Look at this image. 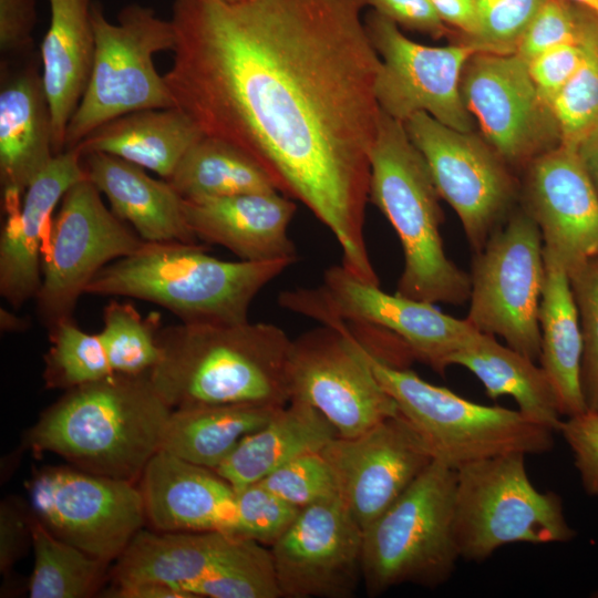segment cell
<instances>
[{"label":"cell","mask_w":598,"mask_h":598,"mask_svg":"<svg viewBox=\"0 0 598 598\" xmlns=\"http://www.w3.org/2000/svg\"><path fill=\"white\" fill-rule=\"evenodd\" d=\"M367 0H174V106L251 156L333 235L342 267L375 277L364 240L381 60Z\"/></svg>","instance_id":"1"},{"label":"cell","mask_w":598,"mask_h":598,"mask_svg":"<svg viewBox=\"0 0 598 598\" xmlns=\"http://www.w3.org/2000/svg\"><path fill=\"white\" fill-rule=\"evenodd\" d=\"M161 359L148 377L174 409L289 403L287 368L291 339L276 324L162 327Z\"/></svg>","instance_id":"2"},{"label":"cell","mask_w":598,"mask_h":598,"mask_svg":"<svg viewBox=\"0 0 598 598\" xmlns=\"http://www.w3.org/2000/svg\"><path fill=\"white\" fill-rule=\"evenodd\" d=\"M171 412L148 374L113 373L68 390L42 413L28 443L79 470L135 483L161 451Z\"/></svg>","instance_id":"3"},{"label":"cell","mask_w":598,"mask_h":598,"mask_svg":"<svg viewBox=\"0 0 598 598\" xmlns=\"http://www.w3.org/2000/svg\"><path fill=\"white\" fill-rule=\"evenodd\" d=\"M292 264L221 260L198 243H145L101 269L85 293L148 301L186 324H235L248 321L255 297Z\"/></svg>","instance_id":"4"},{"label":"cell","mask_w":598,"mask_h":598,"mask_svg":"<svg viewBox=\"0 0 598 598\" xmlns=\"http://www.w3.org/2000/svg\"><path fill=\"white\" fill-rule=\"evenodd\" d=\"M370 162V202L390 221L403 250L395 293L431 303L468 301L471 277L444 250V214L429 166L404 124L381 110Z\"/></svg>","instance_id":"5"},{"label":"cell","mask_w":598,"mask_h":598,"mask_svg":"<svg viewBox=\"0 0 598 598\" xmlns=\"http://www.w3.org/2000/svg\"><path fill=\"white\" fill-rule=\"evenodd\" d=\"M360 344L379 383L422 436L434 460L458 470L497 455L543 454L553 448L555 431L518 410L472 402L410 369L380 360Z\"/></svg>","instance_id":"6"},{"label":"cell","mask_w":598,"mask_h":598,"mask_svg":"<svg viewBox=\"0 0 598 598\" xmlns=\"http://www.w3.org/2000/svg\"><path fill=\"white\" fill-rule=\"evenodd\" d=\"M456 470L433 460L364 530L361 577L369 596L402 584L435 588L460 558L453 514Z\"/></svg>","instance_id":"7"},{"label":"cell","mask_w":598,"mask_h":598,"mask_svg":"<svg viewBox=\"0 0 598 598\" xmlns=\"http://www.w3.org/2000/svg\"><path fill=\"white\" fill-rule=\"evenodd\" d=\"M525 457L508 453L456 470L453 535L461 559L480 563L509 544L575 538L560 496L533 485Z\"/></svg>","instance_id":"8"},{"label":"cell","mask_w":598,"mask_h":598,"mask_svg":"<svg viewBox=\"0 0 598 598\" xmlns=\"http://www.w3.org/2000/svg\"><path fill=\"white\" fill-rule=\"evenodd\" d=\"M91 20L95 41L92 71L66 127L64 151L118 116L174 106L153 60L156 53L174 48L171 20L161 19L150 7L131 3L118 12L116 22H110L95 1Z\"/></svg>","instance_id":"9"},{"label":"cell","mask_w":598,"mask_h":598,"mask_svg":"<svg viewBox=\"0 0 598 598\" xmlns=\"http://www.w3.org/2000/svg\"><path fill=\"white\" fill-rule=\"evenodd\" d=\"M278 299L282 308L319 323L339 320L353 330L392 336L413 359L441 374L452 355L480 332L466 319L446 315L431 302L386 293L341 265L328 268L320 286L286 290Z\"/></svg>","instance_id":"10"},{"label":"cell","mask_w":598,"mask_h":598,"mask_svg":"<svg viewBox=\"0 0 598 598\" xmlns=\"http://www.w3.org/2000/svg\"><path fill=\"white\" fill-rule=\"evenodd\" d=\"M466 320L537 362L545 282L544 241L527 212L515 209L475 252Z\"/></svg>","instance_id":"11"},{"label":"cell","mask_w":598,"mask_h":598,"mask_svg":"<svg viewBox=\"0 0 598 598\" xmlns=\"http://www.w3.org/2000/svg\"><path fill=\"white\" fill-rule=\"evenodd\" d=\"M85 177L63 195L42 255V280L35 297L47 329L73 319L78 301L97 272L132 255L145 241L106 207Z\"/></svg>","instance_id":"12"},{"label":"cell","mask_w":598,"mask_h":598,"mask_svg":"<svg viewBox=\"0 0 598 598\" xmlns=\"http://www.w3.org/2000/svg\"><path fill=\"white\" fill-rule=\"evenodd\" d=\"M287 380L289 402L320 412L338 436L361 434L400 413L347 326L328 320L291 339Z\"/></svg>","instance_id":"13"},{"label":"cell","mask_w":598,"mask_h":598,"mask_svg":"<svg viewBox=\"0 0 598 598\" xmlns=\"http://www.w3.org/2000/svg\"><path fill=\"white\" fill-rule=\"evenodd\" d=\"M31 511L59 539L111 563L124 553L146 520L134 482L73 466H48L28 485Z\"/></svg>","instance_id":"14"},{"label":"cell","mask_w":598,"mask_h":598,"mask_svg":"<svg viewBox=\"0 0 598 598\" xmlns=\"http://www.w3.org/2000/svg\"><path fill=\"white\" fill-rule=\"evenodd\" d=\"M404 126L441 198L456 213L471 248L481 250L515 210L517 185L511 167L485 140L426 113L414 114Z\"/></svg>","instance_id":"15"},{"label":"cell","mask_w":598,"mask_h":598,"mask_svg":"<svg viewBox=\"0 0 598 598\" xmlns=\"http://www.w3.org/2000/svg\"><path fill=\"white\" fill-rule=\"evenodd\" d=\"M370 41L381 60L375 99L382 112L403 124L426 113L461 132L474 131V118L461 94L464 65L478 49L467 42L431 47L412 41L385 17H364Z\"/></svg>","instance_id":"16"},{"label":"cell","mask_w":598,"mask_h":598,"mask_svg":"<svg viewBox=\"0 0 598 598\" xmlns=\"http://www.w3.org/2000/svg\"><path fill=\"white\" fill-rule=\"evenodd\" d=\"M461 94L484 140L509 167L526 168L560 144L551 109L518 54L474 53L462 72Z\"/></svg>","instance_id":"17"},{"label":"cell","mask_w":598,"mask_h":598,"mask_svg":"<svg viewBox=\"0 0 598 598\" xmlns=\"http://www.w3.org/2000/svg\"><path fill=\"white\" fill-rule=\"evenodd\" d=\"M320 452L334 475L338 497L362 530L434 460L401 413L355 436H336Z\"/></svg>","instance_id":"18"},{"label":"cell","mask_w":598,"mask_h":598,"mask_svg":"<svg viewBox=\"0 0 598 598\" xmlns=\"http://www.w3.org/2000/svg\"><path fill=\"white\" fill-rule=\"evenodd\" d=\"M362 538L338 495L301 508L270 546L281 597H351L361 577Z\"/></svg>","instance_id":"19"},{"label":"cell","mask_w":598,"mask_h":598,"mask_svg":"<svg viewBox=\"0 0 598 598\" xmlns=\"http://www.w3.org/2000/svg\"><path fill=\"white\" fill-rule=\"evenodd\" d=\"M522 207L544 249L571 274L598 257V193L577 150L559 144L527 167Z\"/></svg>","instance_id":"20"},{"label":"cell","mask_w":598,"mask_h":598,"mask_svg":"<svg viewBox=\"0 0 598 598\" xmlns=\"http://www.w3.org/2000/svg\"><path fill=\"white\" fill-rule=\"evenodd\" d=\"M85 178L78 147L55 155L27 187L19 207L6 212L0 236V293L18 309L35 299L49 220L66 190Z\"/></svg>","instance_id":"21"},{"label":"cell","mask_w":598,"mask_h":598,"mask_svg":"<svg viewBox=\"0 0 598 598\" xmlns=\"http://www.w3.org/2000/svg\"><path fill=\"white\" fill-rule=\"evenodd\" d=\"M55 156L42 73L33 54L1 63L0 183L4 208L19 205L31 181Z\"/></svg>","instance_id":"22"},{"label":"cell","mask_w":598,"mask_h":598,"mask_svg":"<svg viewBox=\"0 0 598 598\" xmlns=\"http://www.w3.org/2000/svg\"><path fill=\"white\" fill-rule=\"evenodd\" d=\"M140 488L146 519L158 532L236 536L237 493L215 470L161 450L146 465Z\"/></svg>","instance_id":"23"},{"label":"cell","mask_w":598,"mask_h":598,"mask_svg":"<svg viewBox=\"0 0 598 598\" xmlns=\"http://www.w3.org/2000/svg\"><path fill=\"white\" fill-rule=\"evenodd\" d=\"M296 208L292 199L279 192L183 199L185 219L198 240L255 262L298 260L288 235Z\"/></svg>","instance_id":"24"},{"label":"cell","mask_w":598,"mask_h":598,"mask_svg":"<svg viewBox=\"0 0 598 598\" xmlns=\"http://www.w3.org/2000/svg\"><path fill=\"white\" fill-rule=\"evenodd\" d=\"M85 177L103 194L111 210L145 243L197 244L183 212V199L166 179L114 155L82 154Z\"/></svg>","instance_id":"25"},{"label":"cell","mask_w":598,"mask_h":598,"mask_svg":"<svg viewBox=\"0 0 598 598\" xmlns=\"http://www.w3.org/2000/svg\"><path fill=\"white\" fill-rule=\"evenodd\" d=\"M93 0H49L50 24L40 60L53 132V150L64 152L65 131L86 89L95 51Z\"/></svg>","instance_id":"26"},{"label":"cell","mask_w":598,"mask_h":598,"mask_svg":"<svg viewBox=\"0 0 598 598\" xmlns=\"http://www.w3.org/2000/svg\"><path fill=\"white\" fill-rule=\"evenodd\" d=\"M245 540L223 532L167 533L142 528L117 559L115 585L156 580L189 594V586L229 560Z\"/></svg>","instance_id":"27"},{"label":"cell","mask_w":598,"mask_h":598,"mask_svg":"<svg viewBox=\"0 0 598 598\" xmlns=\"http://www.w3.org/2000/svg\"><path fill=\"white\" fill-rule=\"evenodd\" d=\"M204 134L178 107L145 109L95 128L75 147L100 152L168 179L188 148Z\"/></svg>","instance_id":"28"},{"label":"cell","mask_w":598,"mask_h":598,"mask_svg":"<svg viewBox=\"0 0 598 598\" xmlns=\"http://www.w3.org/2000/svg\"><path fill=\"white\" fill-rule=\"evenodd\" d=\"M336 436L337 431L320 412L290 401L246 435L215 471L238 493L289 461L321 451Z\"/></svg>","instance_id":"29"},{"label":"cell","mask_w":598,"mask_h":598,"mask_svg":"<svg viewBox=\"0 0 598 598\" xmlns=\"http://www.w3.org/2000/svg\"><path fill=\"white\" fill-rule=\"evenodd\" d=\"M545 282L539 305V362L547 374L563 416L587 409L581 388L582 337L569 276L560 261L544 249Z\"/></svg>","instance_id":"30"},{"label":"cell","mask_w":598,"mask_h":598,"mask_svg":"<svg viewBox=\"0 0 598 598\" xmlns=\"http://www.w3.org/2000/svg\"><path fill=\"white\" fill-rule=\"evenodd\" d=\"M450 365H461L471 371L489 399L512 396L517 410L527 419L558 431L563 414L543 368L507 344H501L494 336L477 332L452 355Z\"/></svg>","instance_id":"31"},{"label":"cell","mask_w":598,"mask_h":598,"mask_svg":"<svg viewBox=\"0 0 598 598\" xmlns=\"http://www.w3.org/2000/svg\"><path fill=\"white\" fill-rule=\"evenodd\" d=\"M279 409L259 404L174 409L166 423L161 450L216 470L246 435L265 425Z\"/></svg>","instance_id":"32"},{"label":"cell","mask_w":598,"mask_h":598,"mask_svg":"<svg viewBox=\"0 0 598 598\" xmlns=\"http://www.w3.org/2000/svg\"><path fill=\"white\" fill-rule=\"evenodd\" d=\"M167 182L185 200L278 192L271 177L251 156L226 141L206 135L188 148Z\"/></svg>","instance_id":"33"},{"label":"cell","mask_w":598,"mask_h":598,"mask_svg":"<svg viewBox=\"0 0 598 598\" xmlns=\"http://www.w3.org/2000/svg\"><path fill=\"white\" fill-rule=\"evenodd\" d=\"M34 566L31 598H85L102 584L109 563L97 559L50 533L31 511Z\"/></svg>","instance_id":"34"},{"label":"cell","mask_w":598,"mask_h":598,"mask_svg":"<svg viewBox=\"0 0 598 598\" xmlns=\"http://www.w3.org/2000/svg\"><path fill=\"white\" fill-rule=\"evenodd\" d=\"M581 41L584 60L550 105L560 144L575 150L598 128V14L586 8Z\"/></svg>","instance_id":"35"},{"label":"cell","mask_w":598,"mask_h":598,"mask_svg":"<svg viewBox=\"0 0 598 598\" xmlns=\"http://www.w3.org/2000/svg\"><path fill=\"white\" fill-rule=\"evenodd\" d=\"M102 320L99 336L113 372L148 374L161 359L159 312L143 316L132 303L113 299L104 306Z\"/></svg>","instance_id":"36"},{"label":"cell","mask_w":598,"mask_h":598,"mask_svg":"<svg viewBox=\"0 0 598 598\" xmlns=\"http://www.w3.org/2000/svg\"><path fill=\"white\" fill-rule=\"evenodd\" d=\"M43 379L48 389L71 390L113 372L99 333L83 331L73 319L48 329Z\"/></svg>","instance_id":"37"},{"label":"cell","mask_w":598,"mask_h":598,"mask_svg":"<svg viewBox=\"0 0 598 598\" xmlns=\"http://www.w3.org/2000/svg\"><path fill=\"white\" fill-rule=\"evenodd\" d=\"M187 591L194 598L281 597L270 549L250 539H246L229 560L189 586Z\"/></svg>","instance_id":"38"},{"label":"cell","mask_w":598,"mask_h":598,"mask_svg":"<svg viewBox=\"0 0 598 598\" xmlns=\"http://www.w3.org/2000/svg\"><path fill=\"white\" fill-rule=\"evenodd\" d=\"M545 0H473L477 34L467 42L482 52L515 53L535 13Z\"/></svg>","instance_id":"39"},{"label":"cell","mask_w":598,"mask_h":598,"mask_svg":"<svg viewBox=\"0 0 598 598\" xmlns=\"http://www.w3.org/2000/svg\"><path fill=\"white\" fill-rule=\"evenodd\" d=\"M568 276L582 337V394L587 409L598 411V257Z\"/></svg>","instance_id":"40"},{"label":"cell","mask_w":598,"mask_h":598,"mask_svg":"<svg viewBox=\"0 0 598 598\" xmlns=\"http://www.w3.org/2000/svg\"><path fill=\"white\" fill-rule=\"evenodd\" d=\"M260 483L299 509L337 495L334 475L320 451L289 461Z\"/></svg>","instance_id":"41"},{"label":"cell","mask_w":598,"mask_h":598,"mask_svg":"<svg viewBox=\"0 0 598 598\" xmlns=\"http://www.w3.org/2000/svg\"><path fill=\"white\" fill-rule=\"evenodd\" d=\"M299 512L260 482L251 484L237 493L236 536L271 546Z\"/></svg>","instance_id":"42"},{"label":"cell","mask_w":598,"mask_h":598,"mask_svg":"<svg viewBox=\"0 0 598 598\" xmlns=\"http://www.w3.org/2000/svg\"><path fill=\"white\" fill-rule=\"evenodd\" d=\"M584 9L567 0H545L528 23L515 53L528 63L556 45L578 41Z\"/></svg>","instance_id":"43"},{"label":"cell","mask_w":598,"mask_h":598,"mask_svg":"<svg viewBox=\"0 0 598 598\" xmlns=\"http://www.w3.org/2000/svg\"><path fill=\"white\" fill-rule=\"evenodd\" d=\"M557 432L573 453L584 491L598 497V411L566 416Z\"/></svg>","instance_id":"44"},{"label":"cell","mask_w":598,"mask_h":598,"mask_svg":"<svg viewBox=\"0 0 598 598\" xmlns=\"http://www.w3.org/2000/svg\"><path fill=\"white\" fill-rule=\"evenodd\" d=\"M584 55L580 34L578 41L556 45L527 63L537 93L549 107L580 66Z\"/></svg>","instance_id":"45"},{"label":"cell","mask_w":598,"mask_h":598,"mask_svg":"<svg viewBox=\"0 0 598 598\" xmlns=\"http://www.w3.org/2000/svg\"><path fill=\"white\" fill-rule=\"evenodd\" d=\"M367 4L399 28L436 40L448 38L453 42L456 39V33L441 20L430 0H367Z\"/></svg>","instance_id":"46"},{"label":"cell","mask_w":598,"mask_h":598,"mask_svg":"<svg viewBox=\"0 0 598 598\" xmlns=\"http://www.w3.org/2000/svg\"><path fill=\"white\" fill-rule=\"evenodd\" d=\"M37 23L35 0H0V51L2 60L32 54Z\"/></svg>","instance_id":"47"},{"label":"cell","mask_w":598,"mask_h":598,"mask_svg":"<svg viewBox=\"0 0 598 598\" xmlns=\"http://www.w3.org/2000/svg\"><path fill=\"white\" fill-rule=\"evenodd\" d=\"M31 543V512L14 498L0 506V570L7 575Z\"/></svg>","instance_id":"48"},{"label":"cell","mask_w":598,"mask_h":598,"mask_svg":"<svg viewBox=\"0 0 598 598\" xmlns=\"http://www.w3.org/2000/svg\"><path fill=\"white\" fill-rule=\"evenodd\" d=\"M441 20L456 33L453 42H470L477 34L473 0H430Z\"/></svg>","instance_id":"49"},{"label":"cell","mask_w":598,"mask_h":598,"mask_svg":"<svg viewBox=\"0 0 598 598\" xmlns=\"http://www.w3.org/2000/svg\"><path fill=\"white\" fill-rule=\"evenodd\" d=\"M113 594L118 598H193L172 585L156 580L116 584Z\"/></svg>","instance_id":"50"},{"label":"cell","mask_w":598,"mask_h":598,"mask_svg":"<svg viewBox=\"0 0 598 598\" xmlns=\"http://www.w3.org/2000/svg\"><path fill=\"white\" fill-rule=\"evenodd\" d=\"M577 152L598 193V128L580 143Z\"/></svg>","instance_id":"51"},{"label":"cell","mask_w":598,"mask_h":598,"mask_svg":"<svg viewBox=\"0 0 598 598\" xmlns=\"http://www.w3.org/2000/svg\"><path fill=\"white\" fill-rule=\"evenodd\" d=\"M1 329L4 331H21L24 330L28 323L12 312L1 309Z\"/></svg>","instance_id":"52"},{"label":"cell","mask_w":598,"mask_h":598,"mask_svg":"<svg viewBox=\"0 0 598 598\" xmlns=\"http://www.w3.org/2000/svg\"><path fill=\"white\" fill-rule=\"evenodd\" d=\"M598 14V0H567Z\"/></svg>","instance_id":"53"},{"label":"cell","mask_w":598,"mask_h":598,"mask_svg":"<svg viewBox=\"0 0 598 598\" xmlns=\"http://www.w3.org/2000/svg\"><path fill=\"white\" fill-rule=\"evenodd\" d=\"M226 1H231V2H235V1H240V0H226Z\"/></svg>","instance_id":"54"}]
</instances>
